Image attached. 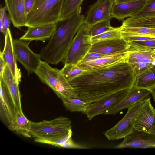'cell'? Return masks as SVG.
Wrapping results in <instances>:
<instances>
[{
  "instance_id": "cell-16",
  "label": "cell",
  "mask_w": 155,
  "mask_h": 155,
  "mask_svg": "<svg viewBox=\"0 0 155 155\" xmlns=\"http://www.w3.org/2000/svg\"><path fill=\"white\" fill-rule=\"evenodd\" d=\"M5 41L3 50L0 51L1 54L6 62L14 78L20 83L21 81V73L17 67L13 45V39L9 28L5 36Z\"/></svg>"
},
{
  "instance_id": "cell-36",
  "label": "cell",
  "mask_w": 155,
  "mask_h": 155,
  "mask_svg": "<svg viewBox=\"0 0 155 155\" xmlns=\"http://www.w3.org/2000/svg\"><path fill=\"white\" fill-rule=\"evenodd\" d=\"M10 21L9 15L6 13L3 19L2 29L0 31L4 36L6 34L9 28Z\"/></svg>"
},
{
  "instance_id": "cell-29",
  "label": "cell",
  "mask_w": 155,
  "mask_h": 155,
  "mask_svg": "<svg viewBox=\"0 0 155 155\" xmlns=\"http://www.w3.org/2000/svg\"><path fill=\"white\" fill-rule=\"evenodd\" d=\"M130 17L140 19L155 18V0H146L143 7Z\"/></svg>"
},
{
  "instance_id": "cell-44",
  "label": "cell",
  "mask_w": 155,
  "mask_h": 155,
  "mask_svg": "<svg viewBox=\"0 0 155 155\" xmlns=\"http://www.w3.org/2000/svg\"><path fill=\"white\" fill-rule=\"evenodd\" d=\"M98 0V1H101V0Z\"/></svg>"
},
{
  "instance_id": "cell-31",
  "label": "cell",
  "mask_w": 155,
  "mask_h": 155,
  "mask_svg": "<svg viewBox=\"0 0 155 155\" xmlns=\"http://www.w3.org/2000/svg\"><path fill=\"white\" fill-rule=\"evenodd\" d=\"M122 38L119 27L107 31L99 35L91 37L92 45L100 41Z\"/></svg>"
},
{
  "instance_id": "cell-23",
  "label": "cell",
  "mask_w": 155,
  "mask_h": 155,
  "mask_svg": "<svg viewBox=\"0 0 155 155\" xmlns=\"http://www.w3.org/2000/svg\"><path fill=\"white\" fill-rule=\"evenodd\" d=\"M31 122L25 117L22 111H17L15 120L8 125V128L18 135L31 138L30 132Z\"/></svg>"
},
{
  "instance_id": "cell-20",
  "label": "cell",
  "mask_w": 155,
  "mask_h": 155,
  "mask_svg": "<svg viewBox=\"0 0 155 155\" xmlns=\"http://www.w3.org/2000/svg\"><path fill=\"white\" fill-rule=\"evenodd\" d=\"M57 23L31 27L19 39L26 41H44L50 38L56 27Z\"/></svg>"
},
{
  "instance_id": "cell-8",
  "label": "cell",
  "mask_w": 155,
  "mask_h": 155,
  "mask_svg": "<svg viewBox=\"0 0 155 155\" xmlns=\"http://www.w3.org/2000/svg\"><path fill=\"white\" fill-rule=\"evenodd\" d=\"M125 61L132 68L136 77L155 65L154 50L128 47Z\"/></svg>"
},
{
  "instance_id": "cell-39",
  "label": "cell",
  "mask_w": 155,
  "mask_h": 155,
  "mask_svg": "<svg viewBox=\"0 0 155 155\" xmlns=\"http://www.w3.org/2000/svg\"><path fill=\"white\" fill-rule=\"evenodd\" d=\"M7 64L2 56L0 54V78L3 76Z\"/></svg>"
},
{
  "instance_id": "cell-4",
  "label": "cell",
  "mask_w": 155,
  "mask_h": 155,
  "mask_svg": "<svg viewBox=\"0 0 155 155\" xmlns=\"http://www.w3.org/2000/svg\"><path fill=\"white\" fill-rule=\"evenodd\" d=\"M63 0H35L26 15L25 26L28 27L57 23Z\"/></svg>"
},
{
  "instance_id": "cell-18",
  "label": "cell",
  "mask_w": 155,
  "mask_h": 155,
  "mask_svg": "<svg viewBox=\"0 0 155 155\" xmlns=\"http://www.w3.org/2000/svg\"><path fill=\"white\" fill-rule=\"evenodd\" d=\"M11 21L14 27L25 26L26 18L25 0H4Z\"/></svg>"
},
{
  "instance_id": "cell-1",
  "label": "cell",
  "mask_w": 155,
  "mask_h": 155,
  "mask_svg": "<svg viewBox=\"0 0 155 155\" xmlns=\"http://www.w3.org/2000/svg\"><path fill=\"white\" fill-rule=\"evenodd\" d=\"M133 69L123 61L110 67L85 71L68 81L79 98L90 104L115 92L134 86Z\"/></svg>"
},
{
  "instance_id": "cell-2",
  "label": "cell",
  "mask_w": 155,
  "mask_h": 155,
  "mask_svg": "<svg viewBox=\"0 0 155 155\" xmlns=\"http://www.w3.org/2000/svg\"><path fill=\"white\" fill-rule=\"evenodd\" d=\"M84 15L78 13L57 23L56 28L47 45L41 49V59L49 64L57 65L66 57Z\"/></svg>"
},
{
  "instance_id": "cell-25",
  "label": "cell",
  "mask_w": 155,
  "mask_h": 155,
  "mask_svg": "<svg viewBox=\"0 0 155 155\" xmlns=\"http://www.w3.org/2000/svg\"><path fill=\"white\" fill-rule=\"evenodd\" d=\"M72 134L71 129L65 133L44 137L34 139L36 142L51 145L60 148H63L65 143Z\"/></svg>"
},
{
  "instance_id": "cell-19",
  "label": "cell",
  "mask_w": 155,
  "mask_h": 155,
  "mask_svg": "<svg viewBox=\"0 0 155 155\" xmlns=\"http://www.w3.org/2000/svg\"><path fill=\"white\" fill-rule=\"evenodd\" d=\"M128 42L122 38L99 42L92 45L89 52L106 55L116 52L127 51Z\"/></svg>"
},
{
  "instance_id": "cell-41",
  "label": "cell",
  "mask_w": 155,
  "mask_h": 155,
  "mask_svg": "<svg viewBox=\"0 0 155 155\" xmlns=\"http://www.w3.org/2000/svg\"><path fill=\"white\" fill-rule=\"evenodd\" d=\"M149 91L153 97L155 103V86L150 89Z\"/></svg>"
},
{
  "instance_id": "cell-9",
  "label": "cell",
  "mask_w": 155,
  "mask_h": 155,
  "mask_svg": "<svg viewBox=\"0 0 155 155\" xmlns=\"http://www.w3.org/2000/svg\"><path fill=\"white\" fill-rule=\"evenodd\" d=\"M13 49L16 60L30 74L35 73L41 60L39 54L30 48L29 43L20 39H13Z\"/></svg>"
},
{
  "instance_id": "cell-26",
  "label": "cell",
  "mask_w": 155,
  "mask_h": 155,
  "mask_svg": "<svg viewBox=\"0 0 155 155\" xmlns=\"http://www.w3.org/2000/svg\"><path fill=\"white\" fill-rule=\"evenodd\" d=\"M155 86V72L148 69L135 77L134 86L149 90Z\"/></svg>"
},
{
  "instance_id": "cell-27",
  "label": "cell",
  "mask_w": 155,
  "mask_h": 155,
  "mask_svg": "<svg viewBox=\"0 0 155 155\" xmlns=\"http://www.w3.org/2000/svg\"><path fill=\"white\" fill-rule=\"evenodd\" d=\"M121 36H135L155 37V29L142 27H119Z\"/></svg>"
},
{
  "instance_id": "cell-21",
  "label": "cell",
  "mask_w": 155,
  "mask_h": 155,
  "mask_svg": "<svg viewBox=\"0 0 155 155\" xmlns=\"http://www.w3.org/2000/svg\"><path fill=\"white\" fill-rule=\"evenodd\" d=\"M146 0H139L129 2L114 3L111 14L113 18L121 20L131 17L139 11L144 5Z\"/></svg>"
},
{
  "instance_id": "cell-24",
  "label": "cell",
  "mask_w": 155,
  "mask_h": 155,
  "mask_svg": "<svg viewBox=\"0 0 155 155\" xmlns=\"http://www.w3.org/2000/svg\"><path fill=\"white\" fill-rule=\"evenodd\" d=\"M84 0H63L59 21L66 19L80 12V8Z\"/></svg>"
},
{
  "instance_id": "cell-42",
  "label": "cell",
  "mask_w": 155,
  "mask_h": 155,
  "mask_svg": "<svg viewBox=\"0 0 155 155\" xmlns=\"http://www.w3.org/2000/svg\"><path fill=\"white\" fill-rule=\"evenodd\" d=\"M153 71L155 72V65L152 68H151Z\"/></svg>"
},
{
  "instance_id": "cell-6",
  "label": "cell",
  "mask_w": 155,
  "mask_h": 155,
  "mask_svg": "<svg viewBox=\"0 0 155 155\" xmlns=\"http://www.w3.org/2000/svg\"><path fill=\"white\" fill-rule=\"evenodd\" d=\"M89 26L83 23L76 34L66 57L64 64H77L89 52L92 45Z\"/></svg>"
},
{
  "instance_id": "cell-33",
  "label": "cell",
  "mask_w": 155,
  "mask_h": 155,
  "mask_svg": "<svg viewBox=\"0 0 155 155\" xmlns=\"http://www.w3.org/2000/svg\"><path fill=\"white\" fill-rule=\"evenodd\" d=\"M61 70L68 81L85 71L77 64H65Z\"/></svg>"
},
{
  "instance_id": "cell-32",
  "label": "cell",
  "mask_w": 155,
  "mask_h": 155,
  "mask_svg": "<svg viewBox=\"0 0 155 155\" xmlns=\"http://www.w3.org/2000/svg\"><path fill=\"white\" fill-rule=\"evenodd\" d=\"M110 20H105L98 22L89 27V34L91 37L95 36L112 30Z\"/></svg>"
},
{
  "instance_id": "cell-35",
  "label": "cell",
  "mask_w": 155,
  "mask_h": 155,
  "mask_svg": "<svg viewBox=\"0 0 155 155\" xmlns=\"http://www.w3.org/2000/svg\"><path fill=\"white\" fill-rule=\"evenodd\" d=\"M104 55L96 52H89L81 61L85 62L94 60Z\"/></svg>"
},
{
  "instance_id": "cell-37",
  "label": "cell",
  "mask_w": 155,
  "mask_h": 155,
  "mask_svg": "<svg viewBox=\"0 0 155 155\" xmlns=\"http://www.w3.org/2000/svg\"><path fill=\"white\" fill-rule=\"evenodd\" d=\"M35 1V0H25L26 15L31 10L34 3Z\"/></svg>"
},
{
  "instance_id": "cell-34",
  "label": "cell",
  "mask_w": 155,
  "mask_h": 155,
  "mask_svg": "<svg viewBox=\"0 0 155 155\" xmlns=\"http://www.w3.org/2000/svg\"><path fill=\"white\" fill-rule=\"evenodd\" d=\"M128 47L139 49H155V39L128 42Z\"/></svg>"
},
{
  "instance_id": "cell-11",
  "label": "cell",
  "mask_w": 155,
  "mask_h": 155,
  "mask_svg": "<svg viewBox=\"0 0 155 155\" xmlns=\"http://www.w3.org/2000/svg\"><path fill=\"white\" fill-rule=\"evenodd\" d=\"M114 0H97L89 6L84 23L90 27L100 21L111 20V12Z\"/></svg>"
},
{
  "instance_id": "cell-28",
  "label": "cell",
  "mask_w": 155,
  "mask_h": 155,
  "mask_svg": "<svg viewBox=\"0 0 155 155\" xmlns=\"http://www.w3.org/2000/svg\"><path fill=\"white\" fill-rule=\"evenodd\" d=\"M61 99L67 110L71 112H82L85 113L91 104L79 98H62Z\"/></svg>"
},
{
  "instance_id": "cell-30",
  "label": "cell",
  "mask_w": 155,
  "mask_h": 155,
  "mask_svg": "<svg viewBox=\"0 0 155 155\" xmlns=\"http://www.w3.org/2000/svg\"><path fill=\"white\" fill-rule=\"evenodd\" d=\"M121 26L124 27H142L155 29V18L140 19L129 17L123 21Z\"/></svg>"
},
{
  "instance_id": "cell-12",
  "label": "cell",
  "mask_w": 155,
  "mask_h": 155,
  "mask_svg": "<svg viewBox=\"0 0 155 155\" xmlns=\"http://www.w3.org/2000/svg\"><path fill=\"white\" fill-rule=\"evenodd\" d=\"M130 89L119 91L103 99L91 104L85 113L89 120L95 116L103 114L116 104L128 93Z\"/></svg>"
},
{
  "instance_id": "cell-13",
  "label": "cell",
  "mask_w": 155,
  "mask_h": 155,
  "mask_svg": "<svg viewBox=\"0 0 155 155\" xmlns=\"http://www.w3.org/2000/svg\"><path fill=\"white\" fill-rule=\"evenodd\" d=\"M127 51H120L104 55L94 60L81 61L77 65L84 71H94L108 68L125 61Z\"/></svg>"
},
{
  "instance_id": "cell-22",
  "label": "cell",
  "mask_w": 155,
  "mask_h": 155,
  "mask_svg": "<svg viewBox=\"0 0 155 155\" xmlns=\"http://www.w3.org/2000/svg\"><path fill=\"white\" fill-rule=\"evenodd\" d=\"M7 85L9 93L18 111H22L21 103V95L19 89V83L14 78L10 71L6 66L2 77Z\"/></svg>"
},
{
  "instance_id": "cell-5",
  "label": "cell",
  "mask_w": 155,
  "mask_h": 155,
  "mask_svg": "<svg viewBox=\"0 0 155 155\" xmlns=\"http://www.w3.org/2000/svg\"><path fill=\"white\" fill-rule=\"evenodd\" d=\"M150 99L148 97L128 108L124 117L104 133L105 136L110 140H114L124 138L130 134L134 129L137 117Z\"/></svg>"
},
{
  "instance_id": "cell-7",
  "label": "cell",
  "mask_w": 155,
  "mask_h": 155,
  "mask_svg": "<svg viewBox=\"0 0 155 155\" xmlns=\"http://www.w3.org/2000/svg\"><path fill=\"white\" fill-rule=\"evenodd\" d=\"M71 127L69 118L60 116L51 120L32 121L30 134L34 139L49 137L68 132Z\"/></svg>"
},
{
  "instance_id": "cell-40",
  "label": "cell",
  "mask_w": 155,
  "mask_h": 155,
  "mask_svg": "<svg viewBox=\"0 0 155 155\" xmlns=\"http://www.w3.org/2000/svg\"><path fill=\"white\" fill-rule=\"evenodd\" d=\"M139 0H114V3H120L125 2H131Z\"/></svg>"
},
{
  "instance_id": "cell-15",
  "label": "cell",
  "mask_w": 155,
  "mask_h": 155,
  "mask_svg": "<svg viewBox=\"0 0 155 155\" xmlns=\"http://www.w3.org/2000/svg\"><path fill=\"white\" fill-rule=\"evenodd\" d=\"M0 116L8 125L15 119L18 110L11 97L8 88L2 78H0Z\"/></svg>"
},
{
  "instance_id": "cell-38",
  "label": "cell",
  "mask_w": 155,
  "mask_h": 155,
  "mask_svg": "<svg viewBox=\"0 0 155 155\" xmlns=\"http://www.w3.org/2000/svg\"><path fill=\"white\" fill-rule=\"evenodd\" d=\"M7 8L5 6L1 8L0 10V31L2 28L3 20L4 17L6 13Z\"/></svg>"
},
{
  "instance_id": "cell-14",
  "label": "cell",
  "mask_w": 155,
  "mask_h": 155,
  "mask_svg": "<svg viewBox=\"0 0 155 155\" xmlns=\"http://www.w3.org/2000/svg\"><path fill=\"white\" fill-rule=\"evenodd\" d=\"M150 94L149 90L134 86L121 100L103 114L115 115L121 110L128 109L137 102L147 98Z\"/></svg>"
},
{
  "instance_id": "cell-10",
  "label": "cell",
  "mask_w": 155,
  "mask_h": 155,
  "mask_svg": "<svg viewBox=\"0 0 155 155\" xmlns=\"http://www.w3.org/2000/svg\"><path fill=\"white\" fill-rule=\"evenodd\" d=\"M115 147L120 149L155 148V133L134 129Z\"/></svg>"
},
{
  "instance_id": "cell-43",
  "label": "cell",
  "mask_w": 155,
  "mask_h": 155,
  "mask_svg": "<svg viewBox=\"0 0 155 155\" xmlns=\"http://www.w3.org/2000/svg\"><path fill=\"white\" fill-rule=\"evenodd\" d=\"M154 53L155 54V49L154 50Z\"/></svg>"
},
{
  "instance_id": "cell-17",
  "label": "cell",
  "mask_w": 155,
  "mask_h": 155,
  "mask_svg": "<svg viewBox=\"0 0 155 155\" xmlns=\"http://www.w3.org/2000/svg\"><path fill=\"white\" fill-rule=\"evenodd\" d=\"M134 129L155 133V109L152 106L150 100L137 117Z\"/></svg>"
},
{
  "instance_id": "cell-3",
  "label": "cell",
  "mask_w": 155,
  "mask_h": 155,
  "mask_svg": "<svg viewBox=\"0 0 155 155\" xmlns=\"http://www.w3.org/2000/svg\"><path fill=\"white\" fill-rule=\"evenodd\" d=\"M35 73L41 82L50 88L59 98H79L61 70L52 67L45 61L41 60Z\"/></svg>"
}]
</instances>
